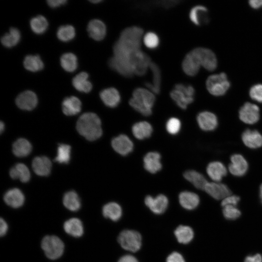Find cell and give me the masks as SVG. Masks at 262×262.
Here are the masks:
<instances>
[{"mask_svg":"<svg viewBox=\"0 0 262 262\" xmlns=\"http://www.w3.org/2000/svg\"><path fill=\"white\" fill-rule=\"evenodd\" d=\"M76 128L81 135L89 141L97 140L102 134L101 120L93 113L82 115L77 121Z\"/></svg>","mask_w":262,"mask_h":262,"instance_id":"obj_1","label":"cell"},{"mask_svg":"<svg viewBox=\"0 0 262 262\" xmlns=\"http://www.w3.org/2000/svg\"><path fill=\"white\" fill-rule=\"evenodd\" d=\"M154 94L147 88L138 87L135 89L129 101L130 105L144 116H149L155 102Z\"/></svg>","mask_w":262,"mask_h":262,"instance_id":"obj_2","label":"cell"},{"mask_svg":"<svg viewBox=\"0 0 262 262\" xmlns=\"http://www.w3.org/2000/svg\"><path fill=\"white\" fill-rule=\"evenodd\" d=\"M144 31L140 27L133 26L124 29L117 41L130 52L140 49Z\"/></svg>","mask_w":262,"mask_h":262,"instance_id":"obj_3","label":"cell"},{"mask_svg":"<svg viewBox=\"0 0 262 262\" xmlns=\"http://www.w3.org/2000/svg\"><path fill=\"white\" fill-rule=\"evenodd\" d=\"M41 246L46 257L56 260L64 253L65 245L63 241L55 235H47L41 241Z\"/></svg>","mask_w":262,"mask_h":262,"instance_id":"obj_4","label":"cell"},{"mask_svg":"<svg viewBox=\"0 0 262 262\" xmlns=\"http://www.w3.org/2000/svg\"><path fill=\"white\" fill-rule=\"evenodd\" d=\"M230 86L226 74L223 72L210 75L206 82V86L208 92L216 97L225 95Z\"/></svg>","mask_w":262,"mask_h":262,"instance_id":"obj_5","label":"cell"},{"mask_svg":"<svg viewBox=\"0 0 262 262\" xmlns=\"http://www.w3.org/2000/svg\"><path fill=\"white\" fill-rule=\"evenodd\" d=\"M151 62L149 56L141 49L132 51L130 55L129 63L134 75L141 76L146 74Z\"/></svg>","mask_w":262,"mask_h":262,"instance_id":"obj_6","label":"cell"},{"mask_svg":"<svg viewBox=\"0 0 262 262\" xmlns=\"http://www.w3.org/2000/svg\"><path fill=\"white\" fill-rule=\"evenodd\" d=\"M117 240L123 249L133 252L138 251L142 245L140 234L133 230H123L119 234Z\"/></svg>","mask_w":262,"mask_h":262,"instance_id":"obj_7","label":"cell"},{"mask_svg":"<svg viewBox=\"0 0 262 262\" xmlns=\"http://www.w3.org/2000/svg\"><path fill=\"white\" fill-rule=\"evenodd\" d=\"M198 60L201 66L210 71H213L217 66L215 54L209 49L198 47L191 50Z\"/></svg>","mask_w":262,"mask_h":262,"instance_id":"obj_8","label":"cell"},{"mask_svg":"<svg viewBox=\"0 0 262 262\" xmlns=\"http://www.w3.org/2000/svg\"><path fill=\"white\" fill-rule=\"evenodd\" d=\"M240 119L247 124H254L260 119V108L256 104L250 102H246L239 111Z\"/></svg>","mask_w":262,"mask_h":262,"instance_id":"obj_9","label":"cell"},{"mask_svg":"<svg viewBox=\"0 0 262 262\" xmlns=\"http://www.w3.org/2000/svg\"><path fill=\"white\" fill-rule=\"evenodd\" d=\"M114 150L122 156L131 153L133 149V143L127 135L122 134L114 137L111 142Z\"/></svg>","mask_w":262,"mask_h":262,"instance_id":"obj_10","label":"cell"},{"mask_svg":"<svg viewBox=\"0 0 262 262\" xmlns=\"http://www.w3.org/2000/svg\"><path fill=\"white\" fill-rule=\"evenodd\" d=\"M248 164L244 157L240 154H234L230 157L229 165V172L236 177H242L247 172Z\"/></svg>","mask_w":262,"mask_h":262,"instance_id":"obj_11","label":"cell"},{"mask_svg":"<svg viewBox=\"0 0 262 262\" xmlns=\"http://www.w3.org/2000/svg\"><path fill=\"white\" fill-rule=\"evenodd\" d=\"M146 205L154 213L162 214L166 210L168 200L163 194H160L154 197L147 196L145 198Z\"/></svg>","mask_w":262,"mask_h":262,"instance_id":"obj_12","label":"cell"},{"mask_svg":"<svg viewBox=\"0 0 262 262\" xmlns=\"http://www.w3.org/2000/svg\"><path fill=\"white\" fill-rule=\"evenodd\" d=\"M199 127L203 131H209L214 130L218 125V119L216 115L209 111L199 113L196 117Z\"/></svg>","mask_w":262,"mask_h":262,"instance_id":"obj_13","label":"cell"},{"mask_svg":"<svg viewBox=\"0 0 262 262\" xmlns=\"http://www.w3.org/2000/svg\"><path fill=\"white\" fill-rule=\"evenodd\" d=\"M204 190L210 196L216 200H223L231 195L229 188L226 184L220 182H208Z\"/></svg>","mask_w":262,"mask_h":262,"instance_id":"obj_14","label":"cell"},{"mask_svg":"<svg viewBox=\"0 0 262 262\" xmlns=\"http://www.w3.org/2000/svg\"><path fill=\"white\" fill-rule=\"evenodd\" d=\"M38 99L33 91L27 90L20 93L16 98V103L21 109L31 111L37 104Z\"/></svg>","mask_w":262,"mask_h":262,"instance_id":"obj_15","label":"cell"},{"mask_svg":"<svg viewBox=\"0 0 262 262\" xmlns=\"http://www.w3.org/2000/svg\"><path fill=\"white\" fill-rule=\"evenodd\" d=\"M181 67L186 75L193 77L198 73L201 66L196 56L191 50L183 58Z\"/></svg>","mask_w":262,"mask_h":262,"instance_id":"obj_16","label":"cell"},{"mask_svg":"<svg viewBox=\"0 0 262 262\" xmlns=\"http://www.w3.org/2000/svg\"><path fill=\"white\" fill-rule=\"evenodd\" d=\"M100 98L103 103L108 107L115 108L121 101V96L118 90L114 87L103 89L99 93Z\"/></svg>","mask_w":262,"mask_h":262,"instance_id":"obj_17","label":"cell"},{"mask_svg":"<svg viewBox=\"0 0 262 262\" xmlns=\"http://www.w3.org/2000/svg\"><path fill=\"white\" fill-rule=\"evenodd\" d=\"M161 159V155L158 152L150 151L147 153L143 159L145 169L152 174L159 172L162 168Z\"/></svg>","mask_w":262,"mask_h":262,"instance_id":"obj_18","label":"cell"},{"mask_svg":"<svg viewBox=\"0 0 262 262\" xmlns=\"http://www.w3.org/2000/svg\"><path fill=\"white\" fill-rule=\"evenodd\" d=\"M207 173L214 182H220L227 174V169L224 164L219 161L210 163L206 168Z\"/></svg>","mask_w":262,"mask_h":262,"instance_id":"obj_19","label":"cell"},{"mask_svg":"<svg viewBox=\"0 0 262 262\" xmlns=\"http://www.w3.org/2000/svg\"><path fill=\"white\" fill-rule=\"evenodd\" d=\"M89 36L94 40L101 41L106 34V27L103 22L98 19L91 20L87 26Z\"/></svg>","mask_w":262,"mask_h":262,"instance_id":"obj_20","label":"cell"},{"mask_svg":"<svg viewBox=\"0 0 262 262\" xmlns=\"http://www.w3.org/2000/svg\"><path fill=\"white\" fill-rule=\"evenodd\" d=\"M242 139L249 148L256 149L262 147V135L257 130H245L242 134Z\"/></svg>","mask_w":262,"mask_h":262,"instance_id":"obj_21","label":"cell"},{"mask_svg":"<svg viewBox=\"0 0 262 262\" xmlns=\"http://www.w3.org/2000/svg\"><path fill=\"white\" fill-rule=\"evenodd\" d=\"M3 199L7 205L13 208H18L23 205L25 197L20 190L13 188L5 193Z\"/></svg>","mask_w":262,"mask_h":262,"instance_id":"obj_22","label":"cell"},{"mask_svg":"<svg viewBox=\"0 0 262 262\" xmlns=\"http://www.w3.org/2000/svg\"><path fill=\"white\" fill-rule=\"evenodd\" d=\"M189 16L191 21L195 25L199 26L209 22L208 10L203 5H196L190 11Z\"/></svg>","mask_w":262,"mask_h":262,"instance_id":"obj_23","label":"cell"},{"mask_svg":"<svg viewBox=\"0 0 262 262\" xmlns=\"http://www.w3.org/2000/svg\"><path fill=\"white\" fill-rule=\"evenodd\" d=\"M65 231L74 237H80L84 233V228L82 221L76 217L66 220L63 225Z\"/></svg>","mask_w":262,"mask_h":262,"instance_id":"obj_24","label":"cell"},{"mask_svg":"<svg viewBox=\"0 0 262 262\" xmlns=\"http://www.w3.org/2000/svg\"><path fill=\"white\" fill-rule=\"evenodd\" d=\"M32 167L37 175L47 176L50 173L51 163L46 156L36 157L33 161Z\"/></svg>","mask_w":262,"mask_h":262,"instance_id":"obj_25","label":"cell"},{"mask_svg":"<svg viewBox=\"0 0 262 262\" xmlns=\"http://www.w3.org/2000/svg\"><path fill=\"white\" fill-rule=\"evenodd\" d=\"M179 200L180 205L189 210L196 209L200 202L199 197L196 194L188 191L181 192L179 196Z\"/></svg>","mask_w":262,"mask_h":262,"instance_id":"obj_26","label":"cell"},{"mask_svg":"<svg viewBox=\"0 0 262 262\" xmlns=\"http://www.w3.org/2000/svg\"><path fill=\"white\" fill-rule=\"evenodd\" d=\"M149 69L152 75V82H147L145 85L147 88L154 94H158L161 90V71L159 66L153 62L151 63Z\"/></svg>","mask_w":262,"mask_h":262,"instance_id":"obj_27","label":"cell"},{"mask_svg":"<svg viewBox=\"0 0 262 262\" xmlns=\"http://www.w3.org/2000/svg\"><path fill=\"white\" fill-rule=\"evenodd\" d=\"M131 131L135 138L138 140H144L150 137L153 128L148 122L141 121L133 125Z\"/></svg>","mask_w":262,"mask_h":262,"instance_id":"obj_28","label":"cell"},{"mask_svg":"<svg viewBox=\"0 0 262 262\" xmlns=\"http://www.w3.org/2000/svg\"><path fill=\"white\" fill-rule=\"evenodd\" d=\"M82 103L77 97L71 96L66 98L62 102V110L66 115H73L81 110Z\"/></svg>","mask_w":262,"mask_h":262,"instance_id":"obj_29","label":"cell"},{"mask_svg":"<svg viewBox=\"0 0 262 262\" xmlns=\"http://www.w3.org/2000/svg\"><path fill=\"white\" fill-rule=\"evenodd\" d=\"M183 177L196 188L200 190H204L208 183L204 176L196 170H189L185 171Z\"/></svg>","mask_w":262,"mask_h":262,"instance_id":"obj_30","label":"cell"},{"mask_svg":"<svg viewBox=\"0 0 262 262\" xmlns=\"http://www.w3.org/2000/svg\"><path fill=\"white\" fill-rule=\"evenodd\" d=\"M89 75L85 72H82L74 77L72 84L76 89L79 91L88 93L92 89V84L88 80Z\"/></svg>","mask_w":262,"mask_h":262,"instance_id":"obj_31","label":"cell"},{"mask_svg":"<svg viewBox=\"0 0 262 262\" xmlns=\"http://www.w3.org/2000/svg\"><path fill=\"white\" fill-rule=\"evenodd\" d=\"M63 203L67 209L72 212L78 211L81 207L80 198L74 191H68L64 195Z\"/></svg>","mask_w":262,"mask_h":262,"instance_id":"obj_32","label":"cell"},{"mask_svg":"<svg viewBox=\"0 0 262 262\" xmlns=\"http://www.w3.org/2000/svg\"><path fill=\"white\" fill-rule=\"evenodd\" d=\"M102 214L107 218L116 221L121 217L122 211L121 206L116 202H111L102 208Z\"/></svg>","mask_w":262,"mask_h":262,"instance_id":"obj_33","label":"cell"},{"mask_svg":"<svg viewBox=\"0 0 262 262\" xmlns=\"http://www.w3.org/2000/svg\"><path fill=\"white\" fill-rule=\"evenodd\" d=\"M172 99L181 109L185 110L188 105L192 103L194 100V97L188 96L181 91L174 88L170 92Z\"/></svg>","mask_w":262,"mask_h":262,"instance_id":"obj_34","label":"cell"},{"mask_svg":"<svg viewBox=\"0 0 262 262\" xmlns=\"http://www.w3.org/2000/svg\"><path fill=\"white\" fill-rule=\"evenodd\" d=\"M10 175L13 179H19L23 182H28L31 178L30 171L23 164L18 163L14 166L10 171Z\"/></svg>","mask_w":262,"mask_h":262,"instance_id":"obj_35","label":"cell"},{"mask_svg":"<svg viewBox=\"0 0 262 262\" xmlns=\"http://www.w3.org/2000/svg\"><path fill=\"white\" fill-rule=\"evenodd\" d=\"M32 147L31 143L26 139L19 138L13 145V152L18 157H24L30 154Z\"/></svg>","mask_w":262,"mask_h":262,"instance_id":"obj_36","label":"cell"},{"mask_svg":"<svg viewBox=\"0 0 262 262\" xmlns=\"http://www.w3.org/2000/svg\"><path fill=\"white\" fill-rule=\"evenodd\" d=\"M175 235L177 241L183 244L189 243L193 239L194 236L192 229L187 226L180 225L175 230Z\"/></svg>","mask_w":262,"mask_h":262,"instance_id":"obj_37","label":"cell"},{"mask_svg":"<svg viewBox=\"0 0 262 262\" xmlns=\"http://www.w3.org/2000/svg\"><path fill=\"white\" fill-rule=\"evenodd\" d=\"M108 65L112 70L123 77L131 78L134 75L132 70L129 66L114 56L109 60Z\"/></svg>","mask_w":262,"mask_h":262,"instance_id":"obj_38","label":"cell"},{"mask_svg":"<svg viewBox=\"0 0 262 262\" xmlns=\"http://www.w3.org/2000/svg\"><path fill=\"white\" fill-rule=\"evenodd\" d=\"M23 65L25 68L32 72H37L42 70L44 64L38 55H28L24 58Z\"/></svg>","mask_w":262,"mask_h":262,"instance_id":"obj_39","label":"cell"},{"mask_svg":"<svg viewBox=\"0 0 262 262\" xmlns=\"http://www.w3.org/2000/svg\"><path fill=\"white\" fill-rule=\"evenodd\" d=\"M20 39L19 30L16 28H11L9 32L5 33L1 38L2 45L7 48H12L18 43Z\"/></svg>","mask_w":262,"mask_h":262,"instance_id":"obj_40","label":"cell"},{"mask_svg":"<svg viewBox=\"0 0 262 262\" xmlns=\"http://www.w3.org/2000/svg\"><path fill=\"white\" fill-rule=\"evenodd\" d=\"M60 63L64 70L69 72H73L78 66L77 58L72 53H66L62 55Z\"/></svg>","mask_w":262,"mask_h":262,"instance_id":"obj_41","label":"cell"},{"mask_svg":"<svg viewBox=\"0 0 262 262\" xmlns=\"http://www.w3.org/2000/svg\"><path fill=\"white\" fill-rule=\"evenodd\" d=\"M30 26L32 30L35 33L41 34L47 30L48 22L44 16L39 15L31 19Z\"/></svg>","mask_w":262,"mask_h":262,"instance_id":"obj_42","label":"cell"},{"mask_svg":"<svg viewBox=\"0 0 262 262\" xmlns=\"http://www.w3.org/2000/svg\"><path fill=\"white\" fill-rule=\"evenodd\" d=\"M75 35L74 28L70 25L60 27L57 32L58 38L63 42H68L73 39Z\"/></svg>","mask_w":262,"mask_h":262,"instance_id":"obj_43","label":"cell"},{"mask_svg":"<svg viewBox=\"0 0 262 262\" xmlns=\"http://www.w3.org/2000/svg\"><path fill=\"white\" fill-rule=\"evenodd\" d=\"M71 147L66 144H59L57 148V154L55 161L60 164H67L70 159Z\"/></svg>","mask_w":262,"mask_h":262,"instance_id":"obj_44","label":"cell"},{"mask_svg":"<svg viewBox=\"0 0 262 262\" xmlns=\"http://www.w3.org/2000/svg\"><path fill=\"white\" fill-rule=\"evenodd\" d=\"M143 41L146 47L150 49H156L160 44L159 37L153 32H148L145 33L143 37Z\"/></svg>","mask_w":262,"mask_h":262,"instance_id":"obj_45","label":"cell"},{"mask_svg":"<svg viewBox=\"0 0 262 262\" xmlns=\"http://www.w3.org/2000/svg\"><path fill=\"white\" fill-rule=\"evenodd\" d=\"M165 128L169 134H177L181 129V122L178 118L171 117L167 121Z\"/></svg>","mask_w":262,"mask_h":262,"instance_id":"obj_46","label":"cell"},{"mask_svg":"<svg viewBox=\"0 0 262 262\" xmlns=\"http://www.w3.org/2000/svg\"><path fill=\"white\" fill-rule=\"evenodd\" d=\"M223 208V214L224 217L228 220H235L239 218L241 214V212L236 206H226Z\"/></svg>","mask_w":262,"mask_h":262,"instance_id":"obj_47","label":"cell"},{"mask_svg":"<svg viewBox=\"0 0 262 262\" xmlns=\"http://www.w3.org/2000/svg\"><path fill=\"white\" fill-rule=\"evenodd\" d=\"M249 94L252 99L262 103V84L259 83L253 85L249 90Z\"/></svg>","mask_w":262,"mask_h":262,"instance_id":"obj_48","label":"cell"},{"mask_svg":"<svg viewBox=\"0 0 262 262\" xmlns=\"http://www.w3.org/2000/svg\"><path fill=\"white\" fill-rule=\"evenodd\" d=\"M174 88L181 91L189 97H194V96L195 93V89L191 85H186L179 83L175 85Z\"/></svg>","mask_w":262,"mask_h":262,"instance_id":"obj_49","label":"cell"},{"mask_svg":"<svg viewBox=\"0 0 262 262\" xmlns=\"http://www.w3.org/2000/svg\"><path fill=\"white\" fill-rule=\"evenodd\" d=\"M240 198L236 195H230L222 200L221 206L224 207L226 206H236L240 201Z\"/></svg>","mask_w":262,"mask_h":262,"instance_id":"obj_50","label":"cell"},{"mask_svg":"<svg viewBox=\"0 0 262 262\" xmlns=\"http://www.w3.org/2000/svg\"><path fill=\"white\" fill-rule=\"evenodd\" d=\"M166 262H185L183 256L179 253L173 252L166 259Z\"/></svg>","mask_w":262,"mask_h":262,"instance_id":"obj_51","label":"cell"},{"mask_svg":"<svg viewBox=\"0 0 262 262\" xmlns=\"http://www.w3.org/2000/svg\"><path fill=\"white\" fill-rule=\"evenodd\" d=\"M244 262H262V256L260 254L247 256Z\"/></svg>","mask_w":262,"mask_h":262,"instance_id":"obj_52","label":"cell"},{"mask_svg":"<svg viewBox=\"0 0 262 262\" xmlns=\"http://www.w3.org/2000/svg\"><path fill=\"white\" fill-rule=\"evenodd\" d=\"M8 229V225L6 221L2 218L0 220V235L4 236L7 232Z\"/></svg>","mask_w":262,"mask_h":262,"instance_id":"obj_53","label":"cell"},{"mask_svg":"<svg viewBox=\"0 0 262 262\" xmlns=\"http://www.w3.org/2000/svg\"><path fill=\"white\" fill-rule=\"evenodd\" d=\"M66 1V0H49L47 2L50 7L56 8L65 4Z\"/></svg>","mask_w":262,"mask_h":262,"instance_id":"obj_54","label":"cell"},{"mask_svg":"<svg viewBox=\"0 0 262 262\" xmlns=\"http://www.w3.org/2000/svg\"><path fill=\"white\" fill-rule=\"evenodd\" d=\"M118 262H138V261L133 256L126 255L121 257Z\"/></svg>","mask_w":262,"mask_h":262,"instance_id":"obj_55","label":"cell"},{"mask_svg":"<svg viewBox=\"0 0 262 262\" xmlns=\"http://www.w3.org/2000/svg\"><path fill=\"white\" fill-rule=\"evenodd\" d=\"M250 7L257 9L262 7V0H250L248 1Z\"/></svg>","mask_w":262,"mask_h":262,"instance_id":"obj_56","label":"cell"},{"mask_svg":"<svg viewBox=\"0 0 262 262\" xmlns=\"http://www.w3.org/2000/svg\"><path fill=\"white\" fill-rule=\"evenodd\" d=\"M4 129V123L1 121L0 124V132H2Z\"/></svg>","mask_w":262,"mask_h":262,"instance_id":"obj_57","label":"cell"},{"mask_svg":"<svg viewBox=\"0 0 262 262\" xmlns=\"http://www.w3.org/2000/svg\"><path fill=\"white\" fill-rule=\"evenodd\" d=\"M260 196L261 199L262 198V184L260 186Z\"/></svg>","mask_w":262,"mask_h":262,"instance_id":"obj_58","label":"cell"},{"mask_svg":"<svg viewBox=\"0 0 262 262\" xmlns=\"http://www.w3.org/2000/svg\"><path fill=\"white\" fill-rule=\"evenodd\" d=\"M101 1V0H91V2H92V3H98V2H100Z\"/></svg>","mask_w":262,"mask_h":262,"instance_id":"obj_59","label":"cell"},{"mask_svg":"<svg viewBox=\"0 0 262 262\" xmlns=\"http://www.w3.org/2000/svg\"><path fill=\"white\" fill-rule=\"evenodd\" d=\"M261 202H262V199H261Z\"/></svg>","mask_w":262,"mask_h":262,"instance_id":"obj_60","label":"cell"}]
</instances>
